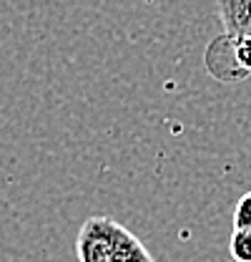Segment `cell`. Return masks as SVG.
Here are the masks:
<instances>
[{
  "instance_id": "1",
  "label": "cell",
  "mask_w": 251,
  "mask_h": 262,
  "mask_svg": "<svg viewBox=\"0 0 251 262\" xmlns=\"http://www.w3.org/2000/svg\"><path fill=\"white\" fill-rule=\"evenodd\" d=\"M141 239L111 217H88L76 239L81 262H116Z\"/></svg>"
},
{
  "instance_id": "2",
  "label": "cell",
  "mask_w": 251,
  "mask_h": 262,
  "mask_svg": "<svg viewBox=\"0 0 251 262\" xmlns=\"http://www.w3.org/2000/svg\"><path fill=\"white\" fill-rule=\"evenodd\" d=\"M206 66L221 81H239L251 73V35H223L206 51Z\"/></svg>"
},
{
  "instance_id": "3",
  "label": "cell",
  "mask_w": 251,
  "mask_h": 262,
  "mask_svg": "<svg viewBox=\"0 0 251 262\" xmlns=\"http://www.w3.org/2000/svg\"><path fill=\"white\" fill-rule=\"evenodd\" d=\"M223 35H251V0H221L216 3Z\"/></svg>"
},
{
  "instance_id": "4",
  "label": "cell",
  "mask_w": 251,
  "mask_h": 262,
  "mask_svg": "<svg viewBox=\"0 0 251 262\" xmlns=\"http://www.w3.org/2000/svg\"><path fill=\"white\" fill-rule=\"evenodd\" d=\"M229 252L234 262H251V229H234L229 239Z\"/></svg>"
},
{
  "instance_id": "5",
  "label": "cell",
  "mask_w": 251,
  "mask_h": 262,
  "mask_svg": "<svg viewBox=\"0 0 251 262\" xmlns=\"http://www.w3.org/2000/svg\"><path fill=\"white\" fill-rule=\"evenodd\" d=\"M234 229H251V192L236 202L234 209Z\"/></svg>"
},
{
  "instance_id": "6",
  "label": "cell",
  "mask_w": 251,
  "mask_h": 262,
  "mask_svg": "<svg viewBox=\"0 0 251 262\" xmlns=\"http://www.w3.org/2000/svg\"><path fill=\"white\" fill-rule=\"evenodd\" d=\"M116 262H154V257H151V252H148V250L138 242V245H133V247L126 252V255H121Z\"/></svg>"
}]
</instances>
